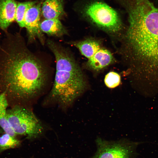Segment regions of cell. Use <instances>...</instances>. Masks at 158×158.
<instances>
[{
	"mask_svg": "<svg viewBox=\"0 0 158 158\" xmlns=\"http://www.w3.org/2000/svg\"><path fill=\"white\" fill-rule=\"evenodd\" d=\"M5 33L0 47V93H5L11 107L23 106L43 90L47 73L41 62L27 50L19 35Z\"/></svg>",
	"mask_w": 158,
	"mask_h": 158,
	"instance_id": "cell-1",
	"label": "cell"
},
{
	"mask_svg": "<svg viewBox=\"0 0 158 158\" xmlns=\"http://www.w3.org/2000/svg\"><path fill=\"white\" fill-rule=\"evenodd\" d=\"M124 37V53L135 75L158 78V8L131 12Z\"/></svg>",
	"mask_w": 158,
	"mask_h": 158,
	"instance_id": "cell-2",
	"label": "cell"
},
{
	"mask_svg": "<svg viewBox=\"0 0 158 158\" xmlns=\"http://www.w3.org/2000/svg\"><path fill=\"white\" fill-rule=\"evenodd\" d=\"M47 44L56 61L54 82L47 100L66 109L83 92L86 83L81 70L71 56L52 41L48 40Z\"/></svg>",
	"mask_w": 158,
	"mask_h": 158,
	"instance_id": "cell-3",
	"label": "cell"
},
{
	"mask_svg": "<svg viewBox=\"0 0 158 158\" xmlns=\"http://www.w3.org/2000/svg\"><path fill=\"white\" fill-rule=\"evenodd\" d=\"M6 117L11 127L17 135H24L29 139L38 137L44 127L34 113L24 106L16 105L7 109Z\"/></svg>",
	"mask_w": 158,
	"mask_h": 158,
	"instance_id": "cell-4",
	"label": "cell"
},
{
	"mask_svg": "<svg viewBox=\"0 0 158 158\" xmlns=\"http://www.w3.org/2000/svg\"><path fill=\"white\" fill-rule=\"evenodd\" d=\"M95 142L97 151L91 158H136L137 148L143 143L125 138L109 141L99 137Z\"/></svg>",
	"mask_w": 158,
	"mask_h": 158,
	"instance_id": "cell-5",
	"label": "cell"
},
{
	"mask_svg": "<svg viewBox=\"0 0 158 158\" xmlns=\"http://www.w3.org/2000/svg\"><path fill=\"white\" fill-rule=\"evenodd\" d=\"M85 13L92 22L107 32L115 33L122 28L117 13L105 3L99 2L91 3L86 7Z\"/></svg>",
	"mask_w": 158,
	"mask_h": 158,
	"instance_id": "cell-6",
	"label": "cell"
},
{
	"mask_svg": "<svg viewBox=\"0 0 158 158\" xmlns=\"http://www.w3.org/2000/svg\"><path fill=\"white\" fill-rule=\"evenodd\" d=\"M40 4H35L28 9L25 16L24 21L29 40L32 41L37 37L43 42V35L40 28Z\"/></svg>",
	"mask_w": 158,
	"mask_h": 158,
	"instance_id": "cell-7",
	"label": "cell"
},
{
	"mask_svg": "<svg viewBox=\"0 0 158 158\" xmlns=\"http://www.w3.org/2000/svg\"><path fill=\"white\" fill-rule=\"evenodd\" d=\"M17 6L15 0H0V29L5 32L15 20Z\"/></svg>",
	"mask_w": 158,
	"mask_h": 158,
	"instance_id": "cell-8",
	"label": "cell"
},
{
	"mask_svg": "<svg viewBox=\"0 0 158 158\" xmlns=\"http://www.w3.org/2000/svg\"><path fill=\"white\" fill-rule=\"evenodd\" d=\"M113 60V56L109 51L100 48L88 59L87 65L90 69L98 71L108 66Z\"/></svg>",
	"mask_w": 158,
	"mask_h": 158,
	"instance_id": "cell-9",
	"label": "cell"
},
{
	"mask_svg": "<svg viewBox=\"0 0 158 158\" xmlns=\"http://www.w3.org/2000/svg\"><path fill=\"white\" fill-rule=\"evenodd\" d=\"M45 19L59 18L64 13L62 0H45L41 8Z\"/></svg>",
	"mask_w": 158,
	"mask_h": 158,
	"instance_id": "cell-10",
	"label": "cell"
},
{
	"mask_svg": "<svg viewBox=\"0 0 158 158\" xmlns=\"http://www.w3.org/2000/svg\"><path fill=\"white\" fill-rule=\"evenodd\" d=\"M40 28L42 32L50 35L60 37L67 33L59 18L45 19L40 22Z\"/></svg>",
	"mask_w": 158,
	"mask_h": 158,
	"instance_id": "cell-11",
	"label": "cell"
},
{
	"mask_svg": "<svg viewBox=\"0 0 158 158\" xmlns=\"http://www.w3.org/2000/svg\"><path fill=\"white\" fill-rule=\"evenodd\" d=\"M72 43L79 49L82 55L88 59L100 49L99 42L95 40L91 39L74 42Z\"/></svg>",
	"mask_w": 158,
	"mask_h": 158,
	"instance_id": "cell-12",
	"label": "cell"
},
{
	"mask_svg": "<svg viewBox=\"0 0 158 158\" xmlns=\"http://www.w3.org/2000/svg\"><path fill=\"white\" fill-rule=\"evenodd\" d=\"M8 101L4 93H0V127L5 133L15 137V133L10 126L6 117Z\"/></svg>",
	"mask_w": 158,
	"mask_h": 158,
	"instance_id": "cell-13",
	"label": "cell"
},
{
	"mask_svg": "<svg viewBox=\"0 0 158 158\" xmlns=\"http://www.w3.org/2000/svg\"><path fill=\"white\" fill-rule=\"evenodd\" d=\"M36 3V1H29L20 2L17 4L15 20L20 27H25L24 19L26 12L29 8Z\"/></svg>",
	"mask_w": 158,
	"mask_h": 158,
	"instance_id": "cell-14",
	"label": "cell"
},
{
	"mask_svg": "<svg viewBox=\"0 0 158 158\" xmlns=\"http://www.w3.org/2000/svg\"><path fill=\"white\" fill-rule=\"evenodd\" d=\"M20 143V141L15 137L5 133L0 136V153L7 150L16 148Z\"/></svg>",
	"mask_w": 158,
	"mask_h": 158,
	"instance_id": "cell-15",
	"label": "cell"
},
{
	"mask_svg": "<svg viewBox=\"0 0 158 158\" xmlns=\"http://www.w3.org/2000/svg\"><path fill=\"white\" fill-rule=\"evenodd\" d=\"M104 82L107 87L115 88L119 85L121 83V76L117 72H110L105 75Z\"/></svg>",
	"mask_w": 158,
	"mask_h": 158,
	"instance_id": "cell-16",
	"label": "cell"
},
{
	"mask_svg": "<svg viewBox=\"0 0 158 158\" xmlns=\"http://www.w3.org/2000/svg\"><path fill=\"white\" fill-rule=\"evenodd\" d=\"M1 42L0 41V46H1Z\"/></svg>",
	"mask_w": 158,
	"mask_h": 158,
	"instance_id": "cell-17",
	"label": "cell"
},
{
	"mask_svg": "<svg viewBox=\"0 0 158 158\" xmlns=\"http://www.w3.org/2000/svg\"><path fill=\"white\" fill-rule=\"evenodd\" d=\"M1 130H0V132H1Z\"/></svg>",
	"mask_w": 158,
	"mask_h": 158,
	"instance_id": "cell-18",
	"label": "cell"
}]
</instances>
